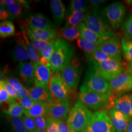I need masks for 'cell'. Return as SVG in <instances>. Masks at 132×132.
Masks as SVG:
<instances>
[{"label": "cell", "mask_w": 132, "mask_h": 132, "mask_svg": "<svg viewBox=\"0 0 132 132\" xmlns=\"http://www.w3.org/2000/svg\"><path fill=\"white\" fill-rule=\"evenodd\" d=\"M23 118L24 123L28 132H36L38 130L33 118L24 116Z\"/></svg>", "instance_id": "obj_40"}, {"label": "cell", "mask_w": 132, "mask_h": 132, "mask_svg": "<svg viewBox=\"0 0 132 132\" xmlns=\"http://www.w3.org/2000/svg\"><path fill=\"white\" fill-rule=\"evenodd\" d=\"M88 7L84 10L79 11L72 12L68 15L67 17L65 27H78L83 22L86 12L88 10Z\"/></svg>", "instance_id": "obj_26"}, {"label": "cell", "mask_w": 132, "mask_h": 132, "mask_svg": "<svg viewBox=\"0 0 132 132\" xmlns=\"http://www.w3.org/2000/svg\"><path fill=\"white\" fill-rule=\"evenodd\" d=\"M48 89L57 99H69V96L71 93V89L62 79L58 72L53 75Z\"/></svg>", "instance_id": "obj_11"}, {"label": "cell", "mask_w": 132, "mask_h": 132, "mask_svg": "<svg viewBox=\"0 0 132 132\" xmlns=\"http://www.w3.org/2000/svg\"><path fill=\"white\" fill-rule=\"evenodd\" d=\"M88 132V131H87V130H84V131H82V132Z\"/></svg>", "instance_id": "obj_58"}, {"label": "cell", "mask_w": 132, "mask_h": 132, "mask_svg": "<svg viewBox=\"0 0 132 132\" xmlns=\"http://www.w3.org/2000/svg\"><path fill=\"white\" fill-rule=\"evenodd\" d=\"M26 32L30 40L51 41L56 37L55 29H39L24 24Z\"/></svg>", "instance_id": "obj_15"}, {"label": "cell", "mask_w": 132, "mask_h": 132, "mask_svg": "<svg viewBox=\"0 0 132 132\" xmlns=\"http://www.w3.org/2000/svg\"><path fill=\"white\" fill-rule=\"evenodd\" d=\"M24 24L39 29H54V26L51 21L45 15L39 12L30 15Z\"/></svg>", "instance_id": "obj_16"}, {"label": "cell", "mask_w": 132, "mask_h": 132, "mask_svg": "<svg viewBox=\"0 0 132 132\" xmlns=\"http://www.w3.org/2000/svg\"><path fill=\"white\" fill-rule=\"evenodd\" d=\"M55 41L56 40L53 39L48 43L47 46L44 48L42 52L39 54L40 57H44L50 60L52 53L54 51Z\"/></svg>", "instance_id": "obj_37"}, {"label": "cell", "mask_w": 132, "mask_h": 132, "mask_svg": "<svg viewBox=\"0 0 132 132\" xmlns=\"http://www.w3.org/2000/svg\"><path fill=\"white\" fill-rule=\"evenodd\" d=\"M29 90V96L35 102H44L50 103L53 96L49 89H46L42 87L34 85Z\"/></svg>", "instance_id": "obj_21"}, {"label": "cell", "mask_w": 132, "mask_h": 132, "mask_svg": "<svg viewBox=\"0 0 132 132\" xmlns=\"http://www.w3.org/2000/svg\"><path fill=\"white\" fill-rule=\"evenodd\" d=\"M90 4L92 6H93V7H99L100 5L103 4L106 2H107V1H104V0H90L89 1Z\"/></svg>", "instance_id": "obj_51"}, {"label": "cell", "mask_w": 132, "mask_h": 132, "mask_svg": "<svg viewBox=\"0 0 132 132\" xmlns=\"http://www.w3.org/2000/svg\"><path fill=\"white\" fill-rule=\"evenodd\" d=\"M92 115L88 108L78 100L69 113L67 122L75 132H82L86 130Z\"/></svg>", "instance_id": "obj_3"}, {"label": "cell", "mask_w": 132, "mask_h": 132, "mask_svg": "<svg viewBox=\"0 0 132 132\" xmlns=\"http://www.w3.org/2000/svg\"><path fill=\"white\" fill-rule=\"evenodd\" d=\"M15 34V27L12 22L4 21L0 24V36L2 38H6Z\"/></svg>", "instance_id": "obj_30"}, {"label": "cell", "mask_w": 132, "mask_h": 132, "mask_svg": "<svg viewBox=\"0 0 132 132\" xmlns=\"http://www.w3.org/2000/svg\"><path fill=\"white\" fill-rule=\"evenodd\" d=\"M87 56L89 58L88 60H92L96 62H101L107 61H118L113 58V57L109 56L107 54L101 51L98 48L96 50L93 54L90 55H87Z\"/></svg>", "instance_id": "obj_34"}, {"label": "cell", "mask_w": 132, "mask_h": 132, "mask_svg": "<svg viewBox=\"0 0 132 132\" xmlns=\"http://www.w3.org/2000/svg\"><path fill=\"white\" fill-rule=\"evenodd\" d=\"M80 92H93L101 94H112L108 81L89 67L86 71Z\"/></svg>", "instance_id": "obj_4"}, {"label": "cell", "mask_w": 132, "mask_h": 132, "mask_svg": "<svg viewBox=\"0 0 132 132\" xmlns=\"http://www.w3.org/2000/svg\"><path fill=\"white\" fill-rule=\"evenodd\" d=\"M3 80H5L6 82H7L10 85L13 87L17 90H20L24 87L19 80L15 78H10Z\"/></svg>", "instance_id": "obj_45"}, {"label": "cell", "mask_w": 132, "mask_h": 132, "mask_svg": "<svg viewBox=\"0 0 132 132\" xmlns=\"http://www.w3.org/2000/svg\"><path fill=\"white\" fill-rule=\"evenodd\" d=\"M121 49L124 60L128 63L132 62V39H121Z\"/></svg>", "instance_id": "obj_29"}, {"label": "cell", "mask_w": 132, "mask_h": 132, "mask_svg": "<svg viewBox=\"0 0 132 132\" xmlns=\"http://www.w3.org/2000/svg\"><path fill=\"white\" fill-rule=\"evenodd\" d=\"M48 110V103L44 102H37L33 107L28 111H24V114L31 118L41 116H47Z\"/></svg>", "instance_id": "obj_24"}, {"label": "cell", "mask_w": 132, "mask_h": 132, "mask_svg": "<svg viewBox=\"0 0 132 132\" xmlns=\"http://www.w3.org/2000/svg\"><path fill=\"white\" fill-rule=\"evenodd\" d=\"M47 130V132H58V124L56 121L53 119L50 118L48 125Z\"/></svg>", "instance_id": "obj_48"}, {"label": "cell", "mask_w": 132, "mask_h": 132, "mask_svg": "<svg viewBox=\"0 0 132 132\" xmlns=\"http://www.w3.org/2000/svg\"><path fill=\"white\" fill-rule=\"evenodd\" d=\"M22 34L26 44L29 59L30 62L34 65V64L39 61L40 56L39 52L33 46V44H32L31 42L29 41L30 39L28 38L26 31L22 30Z\"/></svg>", "instance_id": "obj_27"}, {"label": "cell", "mask_w": 132, "mask_h": 132, "mask_svg": "<svg viewBox=\"0 0 132 132\" xmlns=\"http://www.w3.org/2000/svg\"><path fill=\"white\" fill-rule=\"evenodd\" d=\"M2 2L9 11L12 19H18L22 16L23 14V7L16 1L2 0Z\"/></svg>", "instance_id": "obj_25"}, {"label": "cell", "mask_w": 132, "mask_h": 132, "mask_svg": "<svg viewBox=\"0 0 132 132\" xmlns=\"http://www.w3.org/2000/svg\"><path fill=\"white\" fill-rule=\"evenodd\" d=\"M88 61L90 68L108 82L126 71L122 62L107 61L96 62Z\"/></svg>", "instance_id": "obj_5"}, {"label": "cell", "mask_w": 132, "mask_h": 132, "mask_svg": "<svg viewBox=\"0 0 132 132\" xmlns=\"http://www.w3.org/2000/svg\"><path fill=\"white\" fill-rule=\"evenodd\" d=\"M15 100H16L22 105V106L23 107V108L24 110V111H28L29 109L31 108L36 102L31 99V98L29 96L24 97V98H22L21 99H15Z\"/></svg>", "instance_id": "obj_39"}, {"label": "cell", "mask_w": 132, "mask_h": 132, "mask_svg": "<svg viewBox=\"0 0 132 132\" xmlns=\"http://www.w3.org/2000/svg\"><path fill=\"white\" fill-rule=\"evenodd\" d=\"M132 75L125 71L113 80L109 82L112 94L118 97L129 91L132 83Z\"/></svg>", "instance_id": "obj_12"}, {"label": "cell", "mask_w": 132, "mask_h": 132, "mask_svg": "<svg viewBox=\"0 0 132 132\" xmlns=\"http://www.w3.org/2000/svg\"><path fill=\"white\" fill-rule=\"evenodd\" d=\"M113 109L132 118L130 94H123L116 98Z\"/></svg>", "instance_id": "obj_20"}, {"label": "cell", "mask_w": 132, "mask_h": 132, "mask_svg": "<svg viewBox=\"0 0 132 132\" xmlns=\"http://www.w3.org/2000/svg\"><path fill=\"white\" fill-rule=\"evenodd\" d=\"M18 74L21 81L27 85L34 83V65L30 62H20L17 67Z\"/></svg>", "instance_id": "obj_17"}, {"label": "cell", "mask_w": 132, "mask_h": 132, "mask_svg": "<svg viewBox=\"0 0 132 132\" xmlns=\"http://www.w3.org/2000/svg\"><path fill=\"white\" fill-rule=\"evenodd\" d=\"M16 95L18 99H21L24 97L29 96V90L25 87H24L20 90H17Z\"/></svg>", "instance_id": "obj_49"}, {"label": "cell", "mask_w": 132, "mask_h": 132, "mask_svg": "<svg viewBox=\"0 0 132 132\" xmlns=\"http://www.w3.org/2000/svg\"><path fill=\"white\" fill-rule=\"evenodd\" d=\"M87 1L84 0H72L71 1L69 10V13L68 15L72 13V12L79 11L84 10L87 7Z\"/></svg>", "instance_id": "obj_36"}, {"label": "cell", "mask_w": 132, "mask_h": 132, "mask_svg": "<svg viewBox=\"0 0 132 132\" xmlns=\"http://www.w3.org/2000/svg\"><path fill=\"white\" fill-rule=\"evenodd\" d=\"M126 7L121 2H114L105 7L102 12L113 30L119 28L123 24L126 16Z\"/></svg>", "instance_id": "obj_7"}, {"label": "cell", "mask_w": 132, "mask_h": 132, "mask_svg": "<svg viewBox=\"0 0 132 132\" xmlns=\"http://www.w3.org/2000/svg\"><path fill=\"white\" fill-rule=\"evenodd\" d=\"M50 118L47 116H41L33 118L36 127L38 129H47Z\"/></svg>", "instance_id": "obj_38"}, {"label": "cell", "mask_w": 132, "mask_h": 132, "mask_svg": "<svg viewBox=\"0 0 132 132\" xmlns=\"http://www.w3.org/2000/svg\"><path fill=\"white\" fill-rule=\"evenodd\" d=\"M2 81H3L5 89L7 91L9 94L10 95V97L11 98V99L12 100L18 99L16 95L17 90H16L13 87L10 85V84H9L5 80H2Z\"/></svg>", "instance_id": "obj_43"}, {"label": "cell", "mask_w": 132, "mask_h": 132, "mask_svg": "<svg viewBox=\"0 0 132 132\" xmlns=\"http://www.w3.org/2000/svg\"><path fill=\"white\" fill-rule=\"evenodd\" d=\"M78 98L88 108L97 111L107 105L110 95L93 92H79Z\"/></svg>", "instance_id": "obj_8"}, {"label": "cell", "mask_w": 132, "mask_h": 132, "mask_svg": "<svg viewBox=\"0 0 132 132\" xmlns=\"http://www.w3.org/2000/svg\"><path fill=\"white\" fill-rule=\"evenodd\" d=\"M16 2L22 7H24L27 9H29V5L28 4V2L27 1H24V0H18V1H16Z\"/></svg>", "instance_id": "obj_52"}, {"label": "cell", "mask_w": 132, "mask_h": 132, "mask_svg": "<svg viewBox=\"0 0 132 132\" xmlns=\"http://www.w3.org/2000/svg\"><path fill=\"white\" fill-rule=\"evenodd\" d=\"M34 85L48 90L49 84L52 78V71L49 67L42 65L39 62L34 64Z\"/></svg>", "instance_id": "obj_14"}, {"label": "cell", "mask_w": 132, "mask_h": 132, "mask_svg": "<svg viewBox=\"0 0 132 132\" xmlns=\"http://www.w3.org/2000/svg\"><path fill=\"white\" fill-rule=\"evenodd\" d=\"M30 41L33 44V46L36 49V50L40 54L42 52L44 48L47 46V44L50 41H37V40H32Z\"/></svg>", "instance_id": "obj_46"}, {"label": "cell", "mask_w": 132, "mask_h": 132, "mask_svg": "<svg viewBox=\"0 0 132 132\" xmlns=\"http://www.w3.org/2000/svg\"><path fill=\"white\" fill-rule=\"evenodd\" d=\"M36 132H47V130L45 129V130H42V129H38L37 130V131Z\"/></svg>", "instance_id": "obj_55"}, {"label": "cell", "mask_w": 132, "mask_h": 132, "mask_svg": "<svg viewBox=\"0 0 132 132\" xmlns=\"http://www.w3.org/2000/svg\"><path fill=\"white\" fill-rule=\"evenodd\" d=\"M5 104L4 110L5 113L12 117H22L24 110L16 100H11Z\"/></svg>", "instance_id": "obj_23"}, {"label": "cell", "mask_w": 132, "mask_h": 132, "mask_svg": "<svg viewBox=\"0 0 132 132\" xmlns=\"http://www.w3.org/2000/svg\"><path fill=\"white\" fill-rule=\"evenodd\" d=\"M16 46L14 48L13 57L14 61L25 62L29 59L26 44L22 36V31H19L16 35Z\"/></svg>", "instance_id": "obj_18"}, {"label": "cell", "mask_w": 132, "mask_h": 132, "mask_svg": "<svg viewBox=\"0 0 132 132\" xmlns=\"http://www.w3.org/2000/svg\"><path fill=\"white\" fill-rule=\"evenodd\" d=\"M58 124V132H76L73 131L69 125L66 120H55Z\"/></svg>", "instance_id": "obj_42"}, {"label": "cell", "mask_w": 132, "mask_h": 132, "mask_svg": "<svg viewBox=\"0 0 132 132\" xmlns=\"http://www.w3.org/2000/svg\"><path fill=\"white\" fill-rule=\"evenodd\" d=\"M75 51L73 46L62 39H57L50 59V68L53 75L60 71L71 62Z\"/></svg>", "instance_id": "obj_2"}, {"label": "cell", "mask_w": 132, "mask_h": 132, "mask_svg": "<svg viewBox=\"0 0 132 132\" xmlns=\"http://www.w3.org/2000/svg\"><path fill=\"white\" fill-rule=\"evenodd\" d=\"M98 48L117 61L122 62L121 40L119 34H114L111 38L100 45Z\"/></svg>", "instance_id": "obj_10"}, {"label": "cell", "mask_w": 132, "mask_h": 132, "mask_svg": "<svg viewBox=\"0 0 132 132\" xmlns=\"http://www.w3.org/2000/svg\"><path fill=\"white\" fill-rule=\"evenodd\" d=\"M108 112L112 113L113 115V117L118 120H124V119H126L128 118H131L130 117H129L125 116L124 114L122 113L121 112H120L118 111H117L114 109L110 110Z\"/></svg>", "instance_id": "obj_47"}, {"label": "cell", "mask_w": 132, "mask_h": 132, "mask_svg": "<svg viewBox=\"0 0 132 132\" xmlns=\"http://www.w3.org/2000/svg\"><path fill=\"white\" fill-rule=\"evenodd\" d=\"M86 130L89 132H116L108 112L106 110H99L93 113Z\"/></svg>", "instance_id": "obj_6"}, {"label": "cell", "mask_w": 132, "mask_h": 132, "mask_svg": "<svg viewBox=\"0 0 132 132\" xmlns=\"http://www.w3.org/2000/svg\"><path fill=\"white\" fill-rule=\"evenodd\" d=\"M108 114L113 124L116 132H126L128 124L132 118H129L124 120H118L115 118L112 113L108 112Z\"/></svg>", "instance_id": "obj_32"}, {"label": "cell", "mask_w": 132, "mask_h": 132, "mask_svg": "<svg viewBox=\"0 0 132 132\" xmlns=\"http://www.w3.org/2000/svg\"><path fill=\"white\" fill-rule=\"evenodd\" d=\"M127 71L129 73L132 75V62L129 64V65L128 66Z\"/></svg>", "instance_id": "obj_54"}, {"label": "cell", "mask_w": 132, "mask_h": 132, "mask_svg": "<svg viewBox=\"0 0 132 132\" xmlns=\"http://www.w3.org/2000/svg\"><path fill=\"white\" fill-rule=\"evenodd\" d=\"M126 132H132V119L128 124Z\"/></svg>", "instance_id": "obj_53"}, {"label": "cell", "mask_w": 132, "mask_h": 132, "mask_svg": "<svg viewBox=\"0 0 132 132\" xmlns=\"http://www.w3.org/2000/svg\"><path fill=\"white\" fill-rule=\"evenodd\" d=\"M130 90H132V81L131 85H130V89H129V91Z\"/></svg>", "instance_id": "obj_57"}, {"label": "cell", "mask_w": 132, "mask_h": 132, "mask_svg": "<svg viewBox=\"0 0 132 132\" xmlns=\"http://www.w3.org/2000/svg\"><path fill=\"white\" fill-rule=\"evenodd\" d=\"M12 100L10 97L7 91L5 89L3 81H0V102L1 104L6 103L10 100Z\"/></svg>", "instance_id": "obj_41"}, {"label": "cell", "mask_w": 132, "mask_h": 132, "mask_svg": "<svg viewBox=\"0 0 132 132\" xmlns=\"http://www.w3.org/2000/svg\"><path fill=\"white\" fill-rule=\"evenodd\" d=\"M62 37L68 41H73L81 37L80 29L78 27H64L60 32Z\"/></svg>", "instance_id": "obj_28"}, {"label": "cell", "mask_w": 132, "mask_h": 132, "mask_svg": "<svg viewBox=\"0 0 132 132\" xmlns=\"http://www.w3.org/2000/svg\"><path fill=\"white\" fill-rule=\"evenodd\" d=\"M130 100H131V110L132 113V94H130Z\"/></svg>", "instance_id": "obj_56"}, {"label": "cell", "mask_w": 132, "mask_h": 132, "mask_svg": "<svg viewBox=\"0 0 132 132\" xmlns=\"http://www.w3.org/2000/svg\"><path fill=\"white\" fill-rule=\"evenodd\" d=\"M39 62L43 65V66L47 67H51V62L50 60L47 59V58L44 57H40Z\"/></svg>", "instance_id": "obj_50"}, {"label": "cell", "mask_w": 132, "mask_h": 132, "mask_svg": "<svg viewBox=\"0 0 132 132\" xmlns=\"http://www.w3.org/2000/svg\"><path fill=\"white\" fill-rule=\"evenodd\" d=\"M12 127L13 132H28L23 117H7Z\"/></svg>", "instance_id": "obj_33"}, {"label": "cell", "mask_w": 132, "mask_h": 132, "mask_svg": "<svg viewBox=\"0 0 132 132\" xmlns=\"http://www.w3.org/2000/svg\"><path fill=\"white\" fill-rule=\"evenodd\" d=\"M83 23L90 30L107 40L114 34V30L99 7H93L86 13Z\"/></svg>", "instance_id": "obj_1"}, {"label": "cell", "mask_w": 132, "mask_h": 132, "mask_svg": "<svg viewBox=\"0 0 132 132\" xmlns=\"http://www.w3.org/2000/svg\"><path fill=\"white\" fill-rule=\"evenodd\" d=\"M79 28L81 33V37L89 42L100 45L107 40L106 39L90 30L83 23L80 24Z\"/></svg>", "instance_id": "obj_22"}, {"label": "cell", "mask_w": 132, "mask_h": 132, "mask_svg": "<svg viewBox=\"0 0 132 132\" xmlns=\"http://www.w3.org/2000/svg\"><path fill=\"white\" fill-rule=\"evenodd\" d=\"M122 31L124 38L132 39V11L123 24Z\"/></svg>", "instance_id": "obj_35"}, {"label": "cell", "mask_w": 132, "mask_h": 132, "mask_svg": "<svg viewBox=\"0 0 132 132\" xmlns=\"http://www.w3.org/2000/svg\"><path fill=\"white\" fill-rule=\"evenodd\" d=\"M50 7L54 24L59 27L65 19L66 11L65 5L60 0H51Z\"/></svg>", "instance_id": "obj_19"}, {"label": "cell", "mask_w": 132, "mask_h": 132, "mask_svg": "<svg viewBox=\"0 0 132 132\" xmlns=\"http://www.w3.org/2000/svg\"><path fill=\"white\" fill-rule=\"evenodd\" d=\"M77 45L80 49L84 51L87 55H90L98 49L99 45L90 42L80 37L77 40Z\"/></svg>", "instance_id": "obj_31"}, {"label": "cell", "mask_w": 132, "mask_h": 132, "mask_svg": "<svg viewBox=\"0 0 132 132\" xmlns=\"http://www.w3.org/2000/svg\"><path fill=\"white\" fill-rule=\"evenodd\" d=\"M69 111V99H57L53 96L52 101L48 103L47 116L54 120H66Z\"/></svg>", "instance_id": "obj_9"}, {"label": "cell", "mask_w": 132, "mask_h": 132, "mask_svg": "<svg viewBox=\"0 0 132 132\" xmlns=\"http://www.w3.org/2000/svg\"><path fill=\"white\" fill-rule=\"evenodd\" d=\"M0 7V19L1 20H5L6 19H12L9 11L6 9L5 5L3 4L2 1L1 0Z\"/></svg>", "instance_id": "obj_44"}, {"label": "cell", "mask_w": 132, "mask_h": 132, "mask_svg": "<svg viewBox=\"0 0 132 132\" xmlns=\"http://www.w3.org/2000/svg\"><path fill=\"white\" fill-rule=\"evenodd\" d=\"M78 67L70 62L62 70L57 72L62 79L71 89L77 88L79 84L80 72Z\"/></svg>", "instance_id": "obj_13"}]
</instances>
